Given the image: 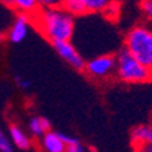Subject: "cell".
I'll list each match as a JSON object with an SVG mask.
<instances>
[{
  "label": "cell",
  "instance_id": "cell-4",
  "mask_svg": "<svg viewBox=\"0 0 152 152\" xmlns=\"http://www.w3.org/2000/svg\"><path fill=\"white\" fill-rule=\"evenodd\" d=\"M84 71L94 79H107L115 72V56L114 54H99L86 61Z\"/></svg>",
  "mask_w": 152,
  "mask_h": 152
},
{
  "label": "cell",
  "instance_id": "cell-1",
  "mask_svg": "<svg viewBox=\"0 0 152 152\" xmlns=\"http://www.w3.org/2000/svg\"><path fill=\"white\" fill-rule=\"evenodd\" d=\"M31 25L52 45L56 42L71 41L75 31V18L63 7L39 8L31 16Z\"/></svg>",
  "mask_w": 152,
  "mask_h": 152
},
{
  "label": "cell",
  "instance_id": "cell-11",
  "mask_svg": "<svg viewBox=\"0 0 152 152\" xmlns=\"http://www.w3.org/2000/svg\"><path fill=\"white\" fill-rule=\"evenodd\" d=\"M11 7L19 14L27 15L30 18L39 10L37 0H11Z\"/></svg>",
  "mask_w": 152,
  "mask_h": 152
},
{
  "label": "cell",
  "instance_id": "cell-12",
  "mask_svg": "<svg viewBox=\"0 0 152 152\" xmlns=\"http://www.w3.org/2000/svg\"><path fill=\"white\" fill-rule=\"evenodd\" d=\"M28 129L34 136L42 137L45 133L50 132V122L44 117H33L28 122Z\"/></svg>",
  "mask_w": 152,
  "mask_h": 152
},
{
  "label": "cell",
  "instance_id": "cell-3",
  "mask_svg": "<svg viewBox=\"0 0 152 152\" xmlns=\"http://www.w3.org/2000/svg\"><path fill=\"white\" fill-rule=\"evenodd\" d=\"M114 75L120 82L126 83V84L147 83L152 80V71L141 65L125 49L120 50L115 56V72H114Z\"/></svg>",
  "mask_w": 152,
  "mask_h": 152
},
{
  "label": "cell",
  "instance_id": "cell-13",
  "mask_svg": "<svg viewBox=\"0 0 152 152\" xmlns=\"http://www.w3.org/2000/svg\"><path fill=\"white\" fill-rule=\"evenodd\" d=\"M63 8L65 10L68 14H71L73 18H75V16L86 15V10H84V7H83L82 0H64Z\"/></svg>",
  "mask_w": 152,
  "mask_h": 152
},
{
  "label": "cell",
  "instance_id": "cell-16",
  "mask_svg": "<svg viewBox=\"0 0 152 152\" xmlns=\"http://www.w3.org/2000/svg\"><path fill=\"white\" fill-rule=\"evenodd\" d=\"M140 10L142 15L152 22V0H140Z\"/></svg>",
  "mask_w": 152,
  "mask_h": 152
},
{
  "label": "cell",
  "instance_id": "cell-8",
  "mask_svg": "<svg viewBox=\"0 0 152 152\" xmlns=\"http://www.w3.org/2000/svg\"><path fill=\"white\" fill-rule=\"evenodd\" d=\"M117 0H82L86 14H106Z\"/></svg>",
  "mask_w": 152,
  "mask_h": 152
},
{
  "label": "cell",
  "instance_id": "cell-20",
  "mask_svg": "<svg viewBox=\"0 0 152 152\" xmlns=\"http://www.w3.org/2000/svg\"><path fill=\"white\" fill-rule=\"evenodd\" d=\"M0 3L1 4H6V6L11 7V0H0Z\"/></svg>",
  "mask_w": 152,
  "mask_h": 152
},
{
  "label": "cell",
  "instance_id": "cell-9",
  "mask_svg": "<svg viewBox=\"0 0 152 152\" xmlns=\"http://www.w3.org/2000/svg\"><path fill=\"white\" fill-rule=\"evenodd\" d=\"M10 137L12 140V144L15 147H18L19 149H28L31 147V140L30 137L23 132V129L18 126V125H11L10 126Z\"/></svg>",
  "mask_w": 152,
  "mask_h": 152
},
{
  "label": "cell",
  "instance_id": "cell-18",
  "mask_svg": "<svg viewBox=\"0 0 152 152\" xmlns=\"http://www.w3.org/2000/svg\"><path fill=\"white\" fill-rule=\"evenodd\" d=\"M16 83L22 90H27L30 87V82L27 79H22V77H16Z\"/></svg>",
  "mask_w": 152,
  "mask_h": 152
},
{
  "label": "cell",
  "instance_id": "cell-5",
  "mask_svg": "<svg viewBox=\"0 0 152 152\" xmlns=\"http://www.w3.org/2000/svg\"><path fill=\"white\" fill-rule=\"evenodd\" d=\"M53 48L56 53L65 61L66 64H69L72 68L75 69H84V65H86V61L83 58V56L80 54V52L71 44V41L68 42H56L53 44Z\"/></svg>",
  "mask_w": 152,
  "mask_h": 152
},
{
  "label": "cell",
  "instance_id": "cell-7",
  "mask_svg": "<svg viewBox=\"0 0 152 152\" xmlns=\"http://www.w3.org/2000/svg\"><path fill=\"white\" fill-rule=\"evenodd\" d=\"M42 148L45 152H66V147L61 139V133L52 130L42 136Z\"/></svg>",
  "mask_w": 152,
  "mask_h": 152
},
{
  "label": "cell",
  "instance_id": "cell-6",
  "mask_svg": "<svg viewBox=\"0 0 152 152\" xmlns=\"http://www.w3.org/2000/svg\"><path fill=\"white\" fill-rule=\"evenodd\" d=\"M30 25H31V18L27 15L19 14L8 30V34H7L8 39L12 42V44H19V42H22L26 38V35H27Z\"/></svg>",
  "mask_w": 152,
  "mask_h": 152
},
{
  "label": "cell",
  "instance_id": "cell-14",
  "mask_svg": "<svg viewBox=\"0 0 152 152\" xmlns=\"http://www.w3.org/2000/svg\"><path fill=\"white\" fill-rule=\"evenodd\" d=\"M61 139L66 147V152H84V147L77 139L68 134H63V133H61Z\"/></svg>",
  "mask_w": 152,
  "mask_h": 152
},
{
  "label": "cell",
  "instance_id": "cell-10",
  "mask_svg": "<svg viewBox=\"0 0 152 152\" xmlns=\"http://www.w3.org/2000/svg\"><path fill=\"white\" fill-rule=\"evenodd\" d=\"M149 133H151V126L148 125H139V126L132 129V144L133 148L139 149L144 144L149 141Z\"/></svg>",
  "mask_w": 152,
  "mask_h": 152
},
{
  "label": "cell",
  "instance_id": "cell-19",
  "mask_svg": "<svg viewBox=\"0 0 152 152\" xmlns=\"http://www.w3.org/2000/svg\"><path fill=\"white\" fill-rule=\"evenodd\" d=\"M136 152H152V142H147V144H144V145L141 147V148H139Z\"/></svg>",
  "mask_w": 152,
  "mask_h": 152
},
{
  "label": "cell",
  "instance_id": "cell-2",
  "mask_svg": "<svg viewBox=\"0 0 152 152\" xmlns=\"http://www.w3.org/2000/svg\"><path fill=\"white\" fill-rule=\"evenodd\" d=\"M124 49L141 65L152 71V28L145 25H136L124 39Z\"/></svg>",
  "mask_w": 152,
  "mask_h": 152
},
{
  "label": "cell",
  "instance_id": "cell-21",
  "mask_svg": "<svg viewBox=\"0 0 152 152\" xmlns=\"http://www.w3.org/2000/svg\"><path fill=\"white\" fill-rule=\"evenodd\" d=\"M149 142H152V126H151V133H149Z\"/></svg>",
  "mask_w": 152,
  "mask_h": 152
},
{
  "label": "cell",
  "instance_id": "cell-22",
  "mask_svg": "<svg viewBox=\"0 0 152 152\" xmlns=\"http://www.w3.org/2000/svg\"><path fill=\"white\" fill-rule=\"evenodd\" d=\"M3 38H4V34H3V33H1V31H0V41H1Z\"/></svg>",
  "mask_w": 152,
  "mask_h": 152
},
{
  "label": "cell",
  "instance_id": "cell-15",
  "mask_svg": "<svg viewBox=\"0 0 152 152\" xmlns=\"http://www.w3.org/2000/svg\"><path fill=\"white\" fill-rule=\"evenodd\" d=\"M0 152H14L12 142L0 128Z\"/></svg>",
  "mask_w": 152,
  "mask_h": 152
},
{
  "label": "cell",
  "instance_id": "cell-17",
  "mask_svg": "<svg viewBox=\"0 0 152 152\" xmlns=\"http://www.w3.org/2000/svg\"><path fill=\"white\" fill-rule=\"evenodd\" d=\"M64 0H37L39 8H60Z\"/></svg>",
  "mask_w": 152,
  "mask_h": 152
}]
</instances>
